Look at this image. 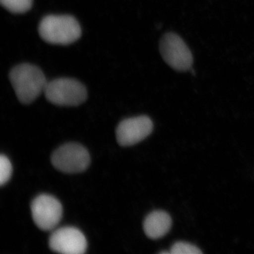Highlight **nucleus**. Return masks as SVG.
Returning <instances> with one entry per match:
<instances>
[{"instance_id": "nucleus-1", "label": "nucleus", "mask_w": 254, "mask_h": 254, "mask_svg": "<svg viewBox=\"0 0 254 254\" xmlns=\"http://www.w3.org/2000/svg\"><path fill=\"white\" fill-rule=\"evenodd\" d=\"M9 80L16 97L23 104H30L45 91L46 76L41 68L31 64H21L9 73Z\"/></svg>"}, {"instance_id": "nucleus-2", "label": "nucleus", "mask_w": 254, "mask_h": 254, "mask_svg": "<svg viewBox=\"0 0 254 254\" xmlns=\"http://www.w3.org/2000/svg\"><path fill=\"white\" fill-rule=\"evenodd\" d=\"M40 36L50 44L69 45L79 39L81 28L77 20L69 15H48L38 26Z\"/></svg>"}, {"instance_id": "nucleus-3", "label": "nucleus", "mask_w": 254, "mask_h": 254, "mask_svg": "<svg viewBox=\"0 0 254 254\" xmlns=\"http://www.w3.org/2000/svg\"><path fill=\"white\" fill-rule=\"evenodd\" d=\"M44 93L50 103L60 106H78L88 96L86 87L81 82L68 78L48 82Z\"/></svg>"}, {"instance_id": "nucleus-4", "label": "nucleus", "mask_w": 254, "mask_h": 254, "mask_svg": "<svg viewBox=\"0 0 254 254\" xmlns=\"http://www.w3.org/2000/svg\"><path fill=\"white\" fill-rule=\"evenodd\" d=\"M52 163L57 170L64 173L85 171L90 164V155L83 145L70 143L62 145L52 155Z\"/></svg>"}, {"instance_id": "nucleus-5", "label": "nucleus", "mask_w": 254, "mask_h": 254, "mask_svg": "<svg viewBox=\"0 0 254 254\" xmlns=\"http://www.w3.org/2000/svg\"><path fill=\"white\" fill-rule=\"evenodd\" d=\"M160 52L165 63L173 69L183 72L191 68L193 56L190 50L176 33H168L163 36Z\"/></svg>"}, {"instance_id": "nucleus-6", "label": "nucleus", "mask_w": 254, "mask_h": 254, "mask_svg": "<svg viewBox=\"0 0 254 254\" xmlns=\"http://www.w3.org/2000/svg\"><path fill=\"white\" fill-rule=\"evenodd\" d=\"M31 209L33 221L43 231L54 230L63 218L61 203L50 195L37 196L32 202Z\"/></svg>"}, {"instance_id": "nucleus-7", "label": "nucleus", "mask_w": 254, "mask_h": 254, "mask_svg": "<svg viewBox=\"0 0 254 254\" xmlns=\"http://www.w3.org/2000/svg\"><path fill=\"white\" fill-rule=\"evenodd\" d=\"M50 250L64 254H83L86 252L87 241L75 227H61L55 230L49 239Z\"/></svg>"}, {"instance_id": "nucleus-8", "label": "nucleus", "mask_w": 254, "mask_h": 254, "mask_svg": "<svg viewBox=\"0 0 254 254\" xmlns=\"http://www.w3.org/2000/svg\"><path fill=\"white\" fill-rule=\"evenodd\" d=\"M153 128V123L148 117L127 119L121 122L117 128V140L122 146H131L149 136Z\"/></svg>"}, {"instance_id": "nucleus-9", "label": "nucleus", "mask_w": 254, "mask_h": 254, "mask_svg": "<svg viewBox=\"0 0 254 254\" xmlns=\"http://www.w3.org/2000/svg\"><path fill=\"white\" fill-rule=\"evenodd\" d=\"M170 215L163 210H155L145 218L143 230L147 237L152 240L161 238L170 231L172 226Z\"/></svg>"}, {"instance_id": "nucleus-10", "label": "nucleus", "mask_w": 254, "mask_h": 254, "mask_svg": "<svg viewBox=\"0 0 254 254\" xmlns=\"http://www.w3.org/2000/svg\"><path fill=\"white\" fill-rule=\"evenodd\" d=\"M33 0H0L3 7L14 14H23L29 11Z\"/></svg>"}, {"instance_id": "nucleus-11", "label": "nucleus", "mask_w": 254, "mask_h": 254, "mask_svg": "<svg viewBox=\"0 0 254 254\" xmlns=\"http://www.w3.org/2000/svg\"><path fill=\"white\" fill-rule=\"evenodd\" d=\"M170 254H200L201 251L196 246L188 242H177L171 247Z\"/></svg>"}, {"instance_id": "nucleus-12", "label": "nucleus", "mask_w": 254, "mask_h": 254, "mask_svg": "<svg viewBox=\"0 0 254 254\" xmlns=\"http://www.w3.org/2000/svg\"><path fill=\"white\" fill-rule=\"evenodd\" d=\"M12 174V165L9 158L4 155L0 156V185L1 186L5 185Z\"/></svg>"}]
</instances>
